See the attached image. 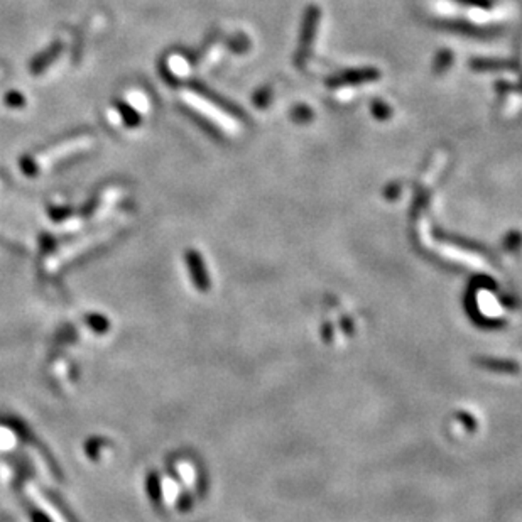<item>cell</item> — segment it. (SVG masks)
I'll use <instances>...</instances> for the list:
<instances>
[{
	"label": "cell",
	"instance_id": "6da1fadb",
	"mask_svg": "<svg viewBox=\"0 0 522 522\" xmlns=\"http://www.w3.org/2000/svg\"><path fill=\"white\" fill-rule=\"evenodd\" d=\"M90 144H92V139H90V137L73 139V141L60 144V146L55 147V149L44 152V154H41L39 158L34 159L32 163L31 161H24L22 167L27 172H34L36 170H46V167L51 166V164H55L57 159L64 158V156L73 154V152H76V151L85 149V147H88Z\"/></svg>",
	"mask_w": 522,
	"mask_h": 522
},
{
	"label": "cell",
	"instance_id": "277c9868",
	"mask_svg": "<svg viewBox=\"0 0 522 522\" xmlns=\"http://www.w3.org/2000/svg\"><path fill=\"white\" fill-rule=\"evenodd\" d=\"M170 67H171V69H172V71H174L176 73V75H183V73L184 71H186V67H184V61L183 60H181V57L179 56H174V57H171V60H170Z\"/></svg>",
	"mask_w": 522,
	"mask_h": 522
},
{
	"label": "cell",
	"instance_id": "3957f363",
	"mask_svg": "<svg viewBox=\"0 0 522 522\" xmlns=\"http://www.w3.org/2000/svg\"><path fill=\"white\" fill-rule=\"evenodd\" d=\"M129 102L132 104L130 107H132L134 110H147V98L144 97L142 93L132 92L129 95Z\"/></svg>",
	"mask_w": 522,
	"mask_h": 522
},
{
	"label": "cell",
	"instance_id": "7a4b0ae2",
	"mask_svg": "<svg viewBox=\"0 0 522 522\" xmlns=\"http://www.w3.org/2000/svg\"><path fill=\"white\" fill-rule=\"evenodd\" d=\"M57 49H60V46H56L55 49H49L46 55L39 56L38 60L34 61V64H32V73H41V71H43V69L46 68L48 64H49V61H53L57 56V53H60V51H57Z\"/></svg>",
	"mask_w": 522,
	"mask_h": 522
}]
</instances>
